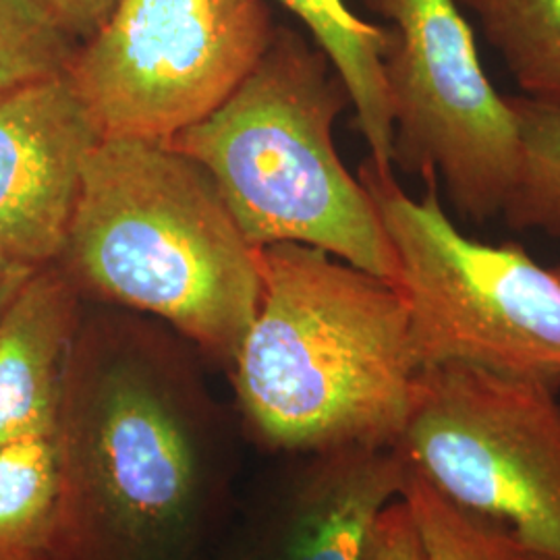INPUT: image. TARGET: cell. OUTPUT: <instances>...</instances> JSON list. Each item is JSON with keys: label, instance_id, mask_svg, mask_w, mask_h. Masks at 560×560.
<instances>
[{"label": "cell", "instance_id": "cell-1", "mask_svg": "<svg viewBox=\"0 0 560 560\" xmlns=\"http://www.w3.org/2000/svg\"><path fill=\"white\" fill-rule=\"evenodd\" d=\"M52 442V560H200L224 502L226 442L156 330L83 312Z\"/></svg>", "mask_w": 560, "mask_h": 560}, {"label": "cell", "instance_id": "cell-2", "mask_svg": "<svg viewBox=\"0 0 560 560\" xmlns=\"http://www.w3.org/2000/svg\"><path fill=\"white\" fill-rule=\"evenodd\" d=\"M260 270L229 363L256 439L310 455L397 446L423 370L399 289L301 243L260 247Z\"/></svg>", "mask_w": 560, "mask_h": 560}, {"label": "cell", "instance_id": "cell-3", "mask_svg": "<svg viewBox=\"0 0 560 560\" xmlns=\"http://www.w3.org/2000/svg\"><path fill=\"white\" fill-rule=\"evenodd\" d=\"M52 266L81 298L161 318L226 365L260 303V249L210 175L166 141H98Z\"/></svg>", "mask_w": 560, "mask_h": 560}, {"label": "cell", "instance_id": "cell-4", "mask_svg": "<svg viewBox=\"0 0 560 560\" xmlns=\"http://www.w3.org/2000/svg\"><path fill=\"white\" fill-rule=\"evenodd\" d=\"M347 104L351 96L320 48L275 27L240 88L166 143L210 175L256 249L312 245L395 282L397 258L376 206L332 140Z\"/></svg>", "mask_w": 560, "mask_h": 560}, {"label": "cell", "instance_id": "cell-5", "mask_svg": "<svg viewBox=\"0 0 560 560\" xmlns=\"http://www.w3.org/2000/svg\"><path fill=\"white\" fill-rule=\"evenodd\" d=\"M559 386L460 361L428 365L397 451L509 550L560 559Z\"/></svg>", "mask_w": 560, "mask_h": 560}, {"label": "cell", "instance_id": "cell-6", "mask_svg": "<svg viewBox=\"0 0 560 560\" xmlns=\"http://www.w3.org/2000/svg\"><path fill=\"white\" fill-rule=\"evenodd\" d=\"M420 200L372 162L360 180L397 258L395 287L421 365L460 361L560 384V280L515 243L469 240L446 217L439 175Z\"/></svg>", "mask_w": 560, "mask_h": 560}, {"label": "cell", "instance_id": "cell-7", "mask_svg": "<svg viewBox=\"0 0 560 560\" xmlns=\"http://www.w3.org/2000/svg\"><path fill=\"white\" fill-rule=\"evenodd\" d=\"M266 0H117L65 75L102 138L171 141L258 65Z\"/></svg>", "mask_w": 560, "mask_h": 560}, {"label": "cell", "instance_id": "cell-8", "mask_svg": "<svg viewBox=\"0 0 560 560\" xmlns=\"http://www.w3.org/2000/svg\"><path fill=\"white\" fill-rule=\"evenodd\" d=\"M393 23L382 59L393 115V164L436 173L469 221L501 214L517 164L509 101L481 69L457 0H363Z\"/></svg>", "mask_w": 560, "mask_h": 560}, {"label": "cell", "instance_id": "cell-9", "mask_svg": "<svg viewBox=\"0 0 560 560\" xmlns=\"http://www.w3.org/2000/svg\"><path fill=\"white\" fill-rule=\"evenodd\" d=\"M101 140L65 73L0 92V258L59 260Z\"/></svg>", "mask_w": 560, "mask_h": 560}, {"label": "cell", "instance_id": "cell-10", "mask_svg": "<svg viewBox=\"0 0 560 560\" xmlns=\"http://www.w3.org/2000/svg\"><path fill=\"white\" fill-rule=\"evenodd\" d=\"M260 560H368L384 509L402 494L397 446H345L314 455Z\"/></svg>", "mask_w": 560, "mask_h": 560}, {"label": "cell", "instance_id": "cell-11", "mask_svg": "<svg viewBox=\"0 0 560 560\" xmlns=\"http://www.w3.org/2000/svg\"><path fill=\"white\" fill-rule=\"evenodd\" d=\"M81 300L57 266H44L0 320V448L55 434Z\"/></svg>", "mask_w": 560, "mask_h": 560}, {"label": "cell", "instance_id": "cell-12", "mask_svg": "<svg viewBox=\"0 0 560 560\" xmlns=\"http://www.w3.org/2000/svg\"><path fill=\"white\" fill-rule=\"evenodd\" d=\"M312 32L355 106V125L370 145V162L393 173V115L382 59L390 30L355 18L342 0H277Z\"/></svg>", "mask_w": 560, "mask_h": 560}, {"label": "cell", "instance_id": "cell-13", "mask_svg": "<svg viewBox=\"0 0 560 560\" xmlns=\"http://www.w3.org/2000/svg\"><path fill=\"white\" fill-rule=\"evenodd\" d=\"M59 474L52 436L0 448V560H52Z\"/></svg>", "mask_w": 560, "mask_h": 560}, {"label": "cell", "instance_id": "cell-14", "mask_svg": "<svg viewBox=\"0 0 560 560\" xmlns=\"http://www.w3.org/2000/svg\"><path fill=\"white\" fill-rule=\"evenodd\" d=\"M525 96L560 104V0H457Z\"/></svg>", "mask_w": 560, "mask_h": 560}, {"label": "cell", "instance_id": "cell-15", "mask_svg": "<svg viewBox=\"0 0 560 560\" xmlns=\"http://www.w3.org/2000/svg\"><path fill=\"white\" fill-rule=\"evenodd\" d=\"M506 101L517 127V164L501 214L515 231L560 237V104Z\"/></svg>", "mask_w": 560, "mask_h": 560}, {"label": "cell", "instance_id": "cell-16", "mask_svg": "<svg viewBox=\"0 0 560 560\" xmlns=\"http://www.w3.org/2000/svg\"><path fill=\"white\" fill-rule=\"evenodd\" d=\"M78 44L36 0H0V92L65 73Z\"/></svg>", "mask_w": 560, "mask_h": 560}, {"label": "cell", "instance_id": "cell-17", "mask_svg": "<svg viewBox=\"0 0 560 560\" xmlns=\"http://www.w3.org/2000/svg\"><path fill=\"white\" fill-rule=\"evenodd\" d=\"M402 501L418 523L428 560H509V548L471 521L407 469Z\"/></svg>", "mask_w": 560, "mask_h": 560}, {"label": "cell", "instance_id": "cell-18", "mask_svg": "<svg viewBox=\"0 0 560 560\" xmlns=\"http://www.w3.org/2000/svg\"><path fill=\"white\" fill-rule=\"evenodd\" d=\"M368 560H428L418 523L402 497L384 509Z\"/></svg>", "mask_w": 560, "mask_h": 560}, {"label": "cell", "instance_id": "cell-19", "mask_svg": "<svg viewBox=\"0 0 560 560\" xmlns=\"http://www.w3.org/2000/svg\"><path fill=\"white\" fill-rule=\"evenodd\" d=\"M36 2L78 42L90 38L117 4V0H36Z\"/></svg>", "mask_w": 560, "mask_h": 560}, {"label": "cell", "instance_id": "cell-20", "mask_svg": "<svg viewBox=\"0 0 560 560\" xmlns=\"http://www.w3.org/2000/svg\"><path fill=\"white\" fill-rule=\"evenodd\" d=\"M40 268H32L20 261L0 258V320L9 312L11 303L18 300L21 289L27 284Z\"/></svg>", "mask_w": 560, "mask_h": 560}, {"label": "cell", "instance_id": "cell-21", "mask_svg": "<svg viewBox=\"0 0 560 560\" xmlns=\"http://www.w3.org/2000/svg\"><path fill=\"white\" fill-rule=\"evenodd\" d=\"M509 560H560L555 557H541V555H532V552H515L509 550Z\"/></svg>", "mask_w": 560, "mask_h": 560}, {"label": "cell", "instance_id": "cell-22", "mask_svg": "<svg viewBox=\"0 0 560 560\" xmlns=\"http://www.w3.org/2000/svg\"><path fill=\"white\" fill-rule=\"evenodd\" d=\"M555 272V277L560 280V268H557V270H552Z\"/></svg>", "mask_w": 560, "mask_h": 560}]
</instances>
